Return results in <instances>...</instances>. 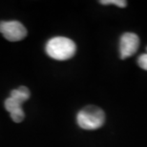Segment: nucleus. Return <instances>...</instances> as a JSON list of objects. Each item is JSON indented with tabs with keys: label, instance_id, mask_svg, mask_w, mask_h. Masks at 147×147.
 I'll return each instance as SVG.
<instances>
[{
	"label": "nucleus",
	"instance_id": "f03ea898",
	"mask_svg": "<svg viewBox=\"0 0 147 147\" xmlns=\"http://www.w3.org/2000/svg\"><path fill=\"white\" fill-rule=\"evenodd\" d=\"M76 122L84 130H96L105 122V114L96 106H87L76 115Z\"/></svg>",
	"mask_w": 147,
	"mask_h": 147
},
{
	"label": "nucleus",
	"instance_id": "6e6552de",
	"mask_svg": "<svg viewBox=\"0 0 147 147\" xmlns=\"http://www.w3.org/2000/svg\"><path fill=\"white\" fill-rule=\"evenodd\" d=\"M99 3L102 5H115L119 8H125L127 6V1L125 0H101Z\"/></svg>",
	"mask_w": 147,
	"mask_h": 147
},
{
	"label": "nucleus",
	"instance_id": "20e7f679",
	"mask_svg": "<svg viewBox=\"0 0 147 147\" xmlns=\"http://www.w3.org/2000/svg\"><path fill=\"white\" fill-rule=\"evenodd\" d=\"M140 47V38L134 33H124L119 38V55L121 59L132 57Z\"/></svg>",
	"mask_w": 147,
	"mask_h": 147
},
{
	"label": "nucleus",
	"instance_id": "0eeeda50",
	"mask_svg": "<svg viewBox=\"0 0 147 147\" xmlns=\"http://www.w3.org/2000/svg\"><path fill=\"white\" fill-rule=\"evenodd\" d=\"M10 115H11V119H13V121L16 123L21 122L22 120L24 119V117H25L24 111H23L22 108H19V109L13 111L11 113H10Z\"/></svg>",
	"mask_w": 147,
	"mask_h": 147
},
{
	"label": "nucleus",
	"instance_id": "9d476101",
	"mask_svg": "<svg viewBox=\"0 0 147 147\" xmlns=\"http://www.w3.org/2000/svg\"><path fill=\"white\" fill-rule=\"evenodd\" d=\"M146 51H147V48H146Z\"/></svg>",
	"mask_w": 147,
	"mask_h": 147
},
{
	"label": "nucleus",
	"instance_id": "7ed1b4c3",
	"mask_svg": "<svg viewBox=\"0 0 147 147\" xmlns=\"http://www.w3.org/2000/svg\"><path fill=\"white\" fill-rule=\"evenodd\" d=\"M0 33L6 39L11 42L20 41L27 36V30L24 25L16 20L0 22Z\"/></svg>",
	"mask_w": 147,
	"mask_h": 147
},
{
	"label": "nucleus",
	"instance_id": "423d86ee",
	"mask_svg": "<svg viewBox=\"0 0 147 147\" xmlns=\"http://www.w3.org/2000/svg\"><path fill=\"white\" fill-rule=\"evenodd\" d=\"M5 109L7 110L9 113H11L13 111L19 109V108H22V104L17 102L16 100H14L13 98L9 96V98L5 100Z\"/></svg>",
	"mask_w": 147,
	"mask_h": 147
},
{
	"label": "nucleus",
	"instance_id": "1a4fd4ad",
	"mask_svg": "<svg viewBox=\"0 0 147 147\" xmlns=\"http://www.w3.org/2000/svg\"><path fill=\"white\" fill-rule=\"evenodd\" d=\"M138 65H139L140 68L147 71V53L146 54H142L140 55L139 57H138Z\"/></svg>",
	"mask_w": 147,
	"mask_h": 147
},
{
	"label": "nucleus",
	"instance_id": "39448f33",
	"mask_svg": "<svg viewBox=\"0 0 147 147\" xmlns=\"http://www.w3.org/2000/svg\"><path fill=\"white\" fill-rule=\"evenodd\" d=\"M11 98H13L14 100H16L19 103H24L26 100H28L30 98V90L27 87L21 86L17 89H14L11 92Z\"/></svg>",
	"mask_w": 147,
	"mask_h": 147
},
{
	"label": "nucleus",
	"instance_id": "f257e3e1",
	"mask_svg": "<svg viewBox=\"0 0 147 147\" xmlns=\"http://www.w3.org/2000/svg\"><path fill=\"white\" fill-rule=\"evenodd\" d=\"M76 46L72 39L64 36L51 38L46 44V53L55 60H67L76 55Z\"/></svg>",
	"mask_w": 147,
	"mask_h": 147
}]
</instances>
